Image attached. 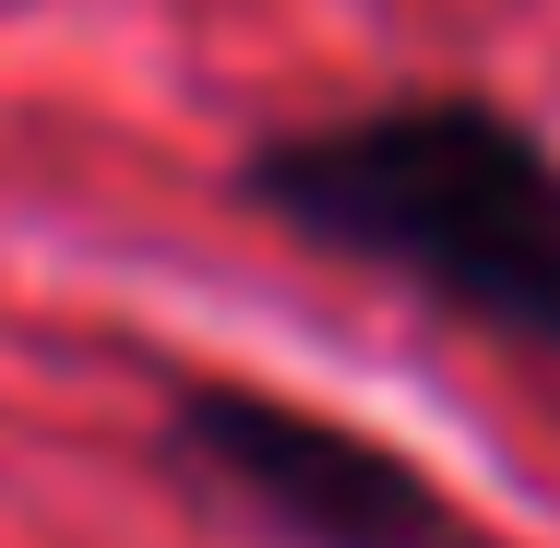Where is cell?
Here are the masks:
<instances>
[{
	"mask_svg": "<svg viewBox=\"0 0 560 548\" xmlns=\"http://www.w3.org/2000/svg\"><path fill=\"white\" fill-rule=\"evenodd\" d=\"M226 203L346 275L560 370V131L477 84H394L275 119L226 155Z\"/></svg>",
	"mask_w": 560,
	"mask_h": 548,
	"instance_id": "6da1fadb",
	"label": "cell"
},
{
	"mask_svg": "<svg viewBox=\"0 0 560 548\" xmlns=\"http://www.w3.org/2000/svg\"><path fill=\"white\" fill-rule=\"evenodd\" d=\"M143 453L191 513L262 548H525L501 513H477L442 465H418L370 418H335L238 370H167Z\"/></svg>",
	"mask_w": 560,
	"mask_h": 548,
	"instance_id": "7a4b0ae2",
	"label": "cell"
}]
</instances>
